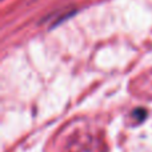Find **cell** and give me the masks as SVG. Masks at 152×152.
I'll use <instances>...</instances> for the list:
<instances>
[{
  "label": "cell",
  "instance_id": "6da1fadb",
  "mask_svg": "<svg viewBox=\"0 0 152 152\" xmlns=\"http://www.w3.org/2000/svg\"><path fill=\"white\" fill-rule=\"evenodd\" d=\"M132 116H134L137 121H143L147 118V111H145L144 108H136V110H134V112H132Z\"/></svg>",
  "mask_w": 152,
  "mask_h": 152
}]
</instances>
